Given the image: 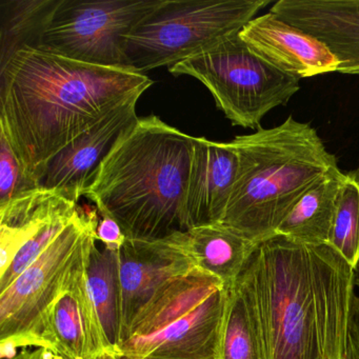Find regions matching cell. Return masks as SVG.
Here are the masks:
<instances>
[{
	"label": "cell",
	"instance_id": "obj_1",
	"mask_svg": "<svg viewBox=\"0 0 359 359\" xmlns=\"http://www.w3.org/2000/svg\"><path fill=\"white\" fill-rule=\"evenodd\" d=\"M152 85L130 69L27 48L0 68V132L36 182L50 158Z\"/></svg>",
	"mask_w": 359,
	"mask_h": 359
},
{
	"label": "cell",
	"instance_id": "obj_2",
	"mask_svg": "<svg viewBox=\"0 0 359 359\" xmlns=\"http://www.w3.org/2000/svg\"><path fill=\"white\" fill-rule=\"evenodd\" d=\"M245 272L268 359H344L355 275L333 247L275 234Z\"/></svg>",
	"mask_w": 359,
	"mask_h": 359
},
{
	"label": "cell",
	"instance_id": "obj_3",
	"mask_svg": "<svg viewBox=\"0 0 359 359\" xmlns=\"http://www.w3.org/2000/svg\"><path fill=\"white\" fill-rule=\"evenodd\" d=\"M194 140L156 115L140 117L102 161L85 196L127 239L163 241L184 232Z\"/></svg>",
	"mask_w": 359,
	"mask_h": 359
},
{
	"label": "cell",
	"instance_id": "obj_4",
	"mask_svg": "<svg viewBox=\"0 0 359 359\" xmlns=\"http://www.w3.org/2000/svg\"><path fill=\"white\" fill-rule=\"evenodd\" d=\"M229 142L238 165L222 224L257 245L274 236L300 198L338 168L316 130L292 115Z\"/></svg>",
	"mask_w": 359,
	"mask_h": 359
},
{
	"label": "cell",
	"instance_id": "obj_5",
	"mask_svg": "<svg viewBox=\"0 0 359 359\" xmlns=\"http://www.w3.org/2000/svg\"><path fill=\"white\" fill-rule=\"evenodd\" d=\"M229 293L196 266L172 277L134 317L117 352L126 359H220Z\"/></svg>",
	"mask_w": 359,
	"mask_h": 359
},
{
	"label": "cell",
	"instance_id": "obj_6",
	"mask_svg": "<svg viewBox=\"0 0 359 359\" xmlns=\"http://www.w3.org/2000/svg\"><path fill=\"white\" fill-rule=\"evenodd\" d=\"M271 0H161L123 39L125 68L144 74L194 57L243 30Z\"/></svg>",
	"mask_w": 359,
	"mask_h": 359
},
{
	"label": "cell",
	"instance_id": "obj_7",
	"mask_svg": "<svg viewBox=\"0 0 359 359\" xmlns=\"http://www.w3.org/2000/svg\"><path fill=\"white\" fill-rule=\"evenodd\" d=\"M97 208L79 207L72 222L5 291L0 292V354L11 359L18 348L43 346L46 313L89 259L97 241Z\"/></svg>",
	"mask_w": 359,
	"mask_h": 359
},
{
	"label": "cell",
	"instance_id": "obj_8",
	"mask_svg": "<svg viewBox=\"0 0 359 359\" xmlns=\"http://www.w3.org/2000/svg\"><path fill=\"white\" fill-rule=\"evenodd\" d=\"M173 75L201 81L232 125L256 130L271 110L299 91V81L256 54L239 33L194 57L170 67Z\"/></svg>",
	"mask_w": 359,
	"mask_h": 359
},
{
	"label": "cell",
	"instance_id": "obj_9",
	"mask_svg": "<svg viewBox=\"0 0 359 359\" xmlns=\"http://www.w3.org/2000/svg\"><path fill=\"white\" fill-rule=\"evenodd\" d=\"M161 4V0H62L39 50L94 66L125 68L123 39Z\"/></svg>",
	"mask_w": 359,
	"mask_h": 359
},
{
	"label": "cell",
	"instance_id": "obj_10",
	"mask_svg": "<svg viewBox=\"0 0 359 359\" xmlns=\"http://www.w3.org/2000/svg\"><path fill=\"white\" fill-rule=\"evenodd\" d=\"M138 100L133 98L117 107L50 158L37 176L39 188L79 203L113 147L140 118L136 114Z\"/></svg>",
	"mask_w": 359,
	"mask_h": 359
},
{
	"label": "cell",
	"instance_id": "obj_11",
	"mask_svg": "<svg viewBox=\"0 0 359 359\" xmlns=\"http://www.w3.org/2000/svg\"><path fill=\"white\" fill-rule=\"evenodd\" d=\"M239 36L256 54L298 81L338 72L340 67L325 43L271 11L248 22Z\"/></svg>",
	"mask_w": 359,
	"mask_h": 359
},
{
	"label": "cell",
	"instance_id": "obj_12",
	"mask_svg": "<svg viewBox=\"0 0 359 359\" xmlns=\"http://www.w3.org/2000/svg\"><path fill=\"white\" fill-rule=\"evenodd\" d=\"M121 338L134 317L170 278L193 268L173 235L157 241L127 239L118 250Z\"/></svg>",
	"mask_w": 359,
	"mask_h": 359
},
{
	"label": "cell",
	"instance_id": "obj_13",
	"mask_svg": "<svg viewBox=\"0 0 359 359\" xmlns=\"http://www.w3.org/2000/svg\"><path fill=\"white\" fill-rule=\"evenodd\" d=\"M270 11L325 43L338 72L359 75V0H278Z\"/></svg>",
	"mask_w": 359,
	"mask_h": 359
},
{
	"label": "cell",
	"instance_id": "obj_14",
	"mask_svg": "<svg viewBox=\"0 0 359 359\" xmlns=\"http://www.w3.org/2000/svg\"><path fill=\"white\" fill-rule=\"evenodd\" d=\"M89 259L50 306L41 327L43 346L54 348L69 359H92L104 350L97 315L88 291Z\"/></svg>",
	"mask_w": 359,
	"mask_h": 359
},
{
	"label": "cell",
	"instance_id": "obj_15",
	"mask_svg": "<svg viewBox=\"0 0 359 359\" xmlns=\"http://www.w3.org/2000/svg\"><path fill=\"white\" fill-rule=\"evenodd\" d=\"M230 142L195 137L186 198L187 229L222 224L236 178Z\"/></svg>",
	"mask_w": 359,
	"mask_h": 359
},
{
	"label": "cell",
	"instance_id": "obj_16",
	"mask_svg": "<svg viewBox=\"0 0 359 359\" xmlns=\"http://www.w3.org/2000/svg\"><path fill=\"white\" fill-rule=\"evenodd\" d=\"M79 207L57 193L41 189L0 205V271L9 266L25 243L55 220L76 213Z\"/></svg>",
	"mask_w": 359,
	"mask_h": 359
},
{
	"label": "cell",
	"instance_id": "obj_17",
	"mask_svg": "<svg viewBox=\"0 0 359 359\" xmlns=\"http://www.w3.org/2000/svg\"><path fill=\"white\" fill-rule=\"evenodd\" d=\"M193 266L233 287L245 270L257 243L222 224L189 229L173 235Z\"/></svg>",
	"mask_w": 359,
	"mask_h": 359
},
{
	"label": "cell",
	"instance_id": "obj_18",
	"mask_svg": "<svg viewBox=\"0 0 359 359\" xmlns=\"http://www.w3.org/2000/svg\"><path fill=\"white\" fill-rule=\"evenodd\" d=\"M344 175L337 168L323 176L296 203L277 229L276 234L308 245L329 243Z\"/></svg>",
	"mask_w": 359,
	"mask_h": 359
},
{
	"label": "cell",
	"instance_id": "obj_19",
	"mask_svg": "<svg viewBox=\"0 0 359 359\" xmlns=\"http://www.w3.org/2000/svg\"><path fill=\"white\" fill-rule=\"evenodd\" d=\"M220 359H268L253 292L245 270L230 287Z\"/></svg>",
	"mask_w": 359,
	"mask_h": 359
},
{
	"label": "cell",
	"instance_id": "obj_20",
	"mask_svg": "<svg viewBox=\"0 0 359 359\" xmlns=\"http://www.w3.org/2000/svg\"><path fill=\"white\" fill-rule=\"evenodd\" d=\"M62 0H0V68L18 52L39 49Z\"/></svg>",
	"mask_w": 359,
	"mask_h": 359
},
{
	"label": "cell",
	"instance_id": "obj_21",
	"mask_svg": "<svg viewBox=\"0 0 359 359\" xmlns=\"http://www.w3.org/2000/svg\"><path fill=\"white\" fill-rule=\"evenodd\" d=\"M87 285L104 348L116 351L121 337V292L118 251L94 245L87 266Z\"/></svg>",
	"mask_w": 359,
	"mask_h": 359
},
{
	"label": "cell",
	"instance_id": "obj_22",
	"mask_svg": "<svg viewBox=\"0 0 359 359\" xmlns=\"http://www.w3.org/2000/svg\"><path fill=\"white\" fill-rule=\"evenodd\" d=\"M329 245L354 269L359 259V180L352 172L344 175L338 194Z\"/></svg>",
	"mask_w": 359,
	"mask_h": 359
},
{
	"label": "cell",
	"instance_id": "obj_23",
	"mask_svg": "<svg viewBox=\"0 0 359 359\" xmlns=\"http://www.w3.org/2000/svg\"><path fill=\"white\" fill-rule=\"evenodd\" d=\"M3 132H0V205L37 190Z\"/></svg>",
	"mask_w": 359,
	"mask_h": 359
},
{
	"label": "cell",
	"instance_id": "obj_24",
	"mask_svg": "<svg viewBox=\"0 0 359 359\" xmlns=\"http://www.w3.org/2000/svg\"><path fill=\"white\" fill-rule=\"evenodd\" d=\"M102 218L98 222L96 237L102 241L104 247L113 251H118L127 241L121 226L113 218L107 215H100Z\"/></svg>",
	"mask_w": 359,
	"mask_h": 359
},
{
	"label": "cell",
	"instance_id": "obj_25",
	"mask_svg": "<svg viewBox=\"0 0 359 359\" xmlns=\"http://www.w3.org/2000/svg\"><path fill=\"white\" fill-rule=\"evenodd\" d=\"M344 359H359V297L356 295L351 306Z\"/></svg>",
	"mask_w": 359,
	"mask_h": 359
},
{
	"label": "cell",
	"instance_id": "obj_26",
	"mask_svg": "<svg viewBox=\"0 0 359 359\" xmlns=\"http://www.w3.org/2000/svg\"><path fill=\"white\" fill-rule=\"evenodd\" d=\"M11 359H69L54 348L39 346V348H22Z\"/></svg>",
	"mask_w": 359,
	"mask_h": 359
},
{
	"label": "cell",
	"instance_id": "obj_27",
	"mask_svg": "<svg viewBox=\"0 0 359 359\" xmlns=\"http://www.w3.org/2000/svg\"><path fill=\"white\" fill-rule=\"evenodd\" d=\"M92 359H126L125 357L121 356L117 351L109 350V348H104V350L100 351V353L93 356Z\"/></svg>",
	"mask_w": 359,
	"mask_h": 359
},
{
	"label": "cell",
	"instance_id": "obj_28",
	"mask_svg": "<svg viewBox=\"0 0 359 359\" xmlns=\"http://www.w3.org/2000/svg\"><path fill=\"white\" fill-rule=\"evenodd\" d=\"M355 285L359 287V259L356 266H354Z\"/></svg>",
	"mask_w": 359,
	"mask_h": 359
},
{
	"label": "cell",
	"instance_id": "obj_29",
	"mask_svg": "<svg viewBox=\"0 0 359 359\" xmlns=\"http://www.w3.org/2000/svg\"><path fill=\"white\" fill-rule=\"evenodd\" d=\"M352 173L354 174L355 177L357 178V180H359V161H358V165H357L356 169L354 170V171H352Z\"/></svg>",
	"mask_w": 359,
	"mask_h": 359
}]
</instances>
